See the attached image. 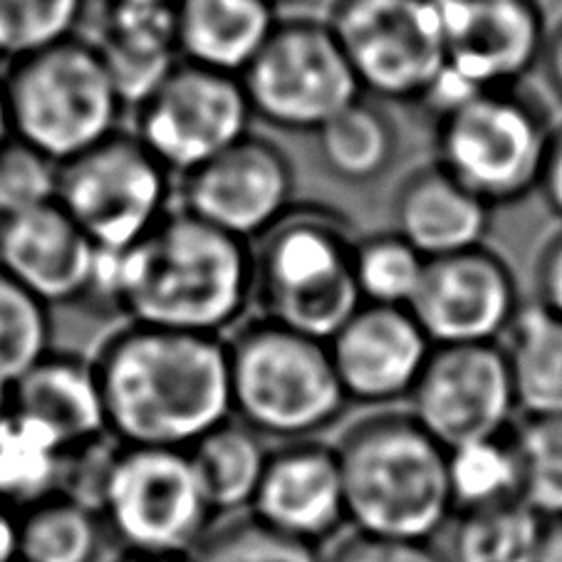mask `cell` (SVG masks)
<instances>
[{
    "label": "cell",
    "mask_w": 562,
    "mask_h": 562,
    "mask_svg": "<svg viewBox=\"0 0 562 562\" xmlns=\"http://www.w3.org/2000/svg\"><path fill=\"white\" fill-rule=\"evenodd\" d=\"M254 297V246L173 209L132 248L100 250L85 310L228 337L248 319Z\"/></svg>",
    "instance_id": "obj_1"
},
{
    "label": "cell",
    "mask_w": 562,
    "mask_h": 562,
    "mask_svg": "<svg viewBox=\"0 0 562 562\" xmlns=\"http://www.w3.org/2000/svg\"><path fill=\"white\" fill-rule=\"evenodd\" d=\"M90 360L106 431L130 449L189 451L234 416L226 337L122 323Z\"/></svg>",
    "instance_id": "obj_2"
},
{
    "label": "cell",
    "mask_w": 562,
    "mask_h": 562,
    "mask_svg": "<svg viewBox=\"0 0 562 562\" xmlns=\"http://www.w3.org/2000/svg\"><path fill=\"white\" fill-rule=\"evenodd\" d=\"M347 526L374 538L431 542L449 522L453 501L446 449L409 412H370L335 439Z\"/></svg>",
    "instance_id": "obj_3"
},
{
    "label": "cell",
    "mask_w": 562,
    "mask_h": 562,
    "mask_svg": "<svg viewBox=\"0 0 562 562\" xmlns=\"http://www.w3.org/2000/svg\"><path fill=\"white\" fill-rule=\"evenodd\" d=\"M226 352L231 414L268 443L319 439L350 409L327 342L256 315L226 337Z\"/></svg>",
    "instance_id": "obj_4"
},
{
    "label": "cell",
    "mask_w": 562,
    "mask_h": 562,
    "mask_svg": "<svg viewBox=\"0 0 562 562\" xmlns=\"http://www.w3.org/2000/svg\"><path fill=\"white\" fill-rule=\"evenodd\" d=\"M352 223L323 203H303L254 244L260 317L329 342L357 310Z\"/></svg>",
    "instance_id": "obj_5"
},
{
    "label": "cell",
    "mask_w": 562,
    "mask_h": 562,
    "mask_svg": "<svg viewBox=\"0 0 562 562\" xmlns=\"http://www.w3.org/2000/svg\"><path fill=\"white\" fill-rule=\"evenodd\" d=\"M15 139L55 164L124 130L130 106L87 35L18 57L0 70Z\"/></svg>",
    "instance_id": "obj_6"
},
{
    "label": "cell",
    "mask_w": 562,
    "mask_h": 562,
    "mask_svg": "<svg viewBox=\"0 0 562 562\" xmlns=\"http://www.w3.org/2000/svg\"><path fill=\"white\" fill-rule=\"evenodd\" d=\"M436 164L488 206L540 189L552 132L546 112L518 92L491 90L434 124Z\"/></svg>",
    "instance_id": "obj_7"
},
{
    "label": "cell",
    "mask_w": 562,
    "mask_h": 562,
    "mask_svg": "<svg viewBox=\"0 0 562 562\" xmlns=\"http://www.w3.org/2000/svg\"><path fill=\"white\" fill-rule=\"evenodd\" d=\"M240 82L254 120L288 134H317L362 97L333 27L313 15H280Z\"/></svg>",
    "instance_id": "obj_8"
},
{
    "label": "cell",
    "mask_w": 562,
    "mask_h": 562,
    "mask_svg": "<svg viewBox=\"0 0 562 562\" xmlns=\"http://www.w3.org/2000/svg\"><path fill=\"white\" fill-rule=\"evenodd\" d=\"M57 203L100 250H124L177 209V177L130 127L60 164Z\"/></svg>",
    "instance_id": "obj_9"
},
{
    "label": "cell",
    "mask_w": 562,
    "mask_h": 562,
    "mask_svg": "<svg viewBox=\"0 0 562 562\" xmlns=\"http://www.w3.org/2000/svg\"><path fill=\"white\" fill-rule=\"evenodd\" d=\"M100 516L120 550L154 555H193L218 522L187 451L122 443Z\"/></svg>",
    "instance_id": "obj_10"
},
{
    "label": "cell",
    "mask_w": 562,
    "mask_h": 562,
    "mask_svg": "<svg viewBox=\"0 0 562 562\" xmlns=\"http://www.w3.org/2000/svg\"><path fill=\"white\" fill-rule=\"evenodd\" d=\"M325 21L370 100L419 104L446 65L436 0H333Z\"/></svg>",
    "instance_id": "obj_11"
},
{
    "label": "cell",
    "mask_w": 562,
    "mask_h": 562,
    "mask_svg": "<svg viewBox=\"0 0 562 562\" xmlns=\"http://www.w3.org/2000/svg\"><path fill=\"white\" fill-rule=\"evenodd\" d=\"M130 114V130L177 179L248 137L256 124L240 77L187 60Z\"/></svg>",
    "instance_id": "obj_12"
},
{
    "label": "cell",
    "mask_w": 562,
    "mask_h": 562,
    "mask_svg": "<svg viewBox=\"0 0 562 562\" xmlns=\"http://www.w3.org/2000/svg\"><path fill=\"white\" fill-rule=\"evenodd\" d=\"M297 203L295 161L283 144L256 130L177 179V209L250 246Z\"/></svg>",
    "instance_id": "obj_13"
},
{
    "label": "cell",
    "mask_w": 562,
    "mask_h": 562,
    "mask_svg": "<svg viewBox=\"0 0 562 562\" xmlns=\"http://www.w3.org/2000/svg\"><path fill=\"white\" fill-rule=\"evenodd\" d=\"M409 404L414 422L446 451L510 431L518 402L506 352L501 345L434 347Z\"/></svg>",
    "instance_id": "obj_14"
},
{
    "label": "cell",
    "mask_w": 562,
    "mask_h": 562,
    "mask_svg": "<svg viewBox=\"0 0 562 562\" xmlns=\"http://www.w3.org/2000/svg\"><path fill=\"white\" fill-rule=\"evenodd\" d=\"M518 278L486 246L426 266L412 315L434 347L501 345L520 313Z\"/></svg>",
    "instance_id": "obj_15"
},
{
    "label": "cell",
    "mask_w": 562,
    "mask_h": 562,
    "mask_svg": "<svg viewBox=\"0 0 562 562\" xmlns=\"http://www.w3.org/2000/svg\"><path fill=\"white\" fill-rule=\"evenodd\" d=\"M446 70L481 92L518 87L540 67L550 25L540 0H436Z\"/></svg>",
    "instance_id": "obj_16"
},
{
    "label": "cell",
    "mask_w": 562,
    "mask_h": 562,
    "mask_svg": "<svg viewBox=\"0 0 562 562\" xmlns=\"http://www.w3.org/2000/svg\"><path fill=\"white\" fill-rule=\"evenodd\" d=\"M327 350L350 406L384 409L409 402L434 345L412 310L364 303Z\"/></svg>",
    "instance_id": "obj_17"
},
{
    "label": "cell",
    "mask_w": 562,
    "mask_h": 562,
    "mask_svg": "<svg viewBox=\"0 0 562 562\" xmlns=\"http://www.w3.org/2000/svg\"><path fill=\"white\" fill-rule=\"evenodd\" d=\"M100 248L60 203L0 218V270L50 310H85Z\"/></svg>",
    "instance_id": "obj_18"
},
{
    "label": "cell",
    "mask_w": 562,
    "mask_h": 562,
    "mask_svg": "<svg viewBox=\"0 0 562 562\" xmlns=\"http://www.w3.org/2000/svg\"><path fill=\"white\" fill-rule=\"evenodd\" d=\"M250 516L285 536L323 546L347 526L340 459L323 439L273 443Z\"/></svg>",
    "instance_id": "obj_19"
},
{
    "label": "cell",
    "mask_w": 562,
    "mask_h": 562,
    "mask_svg": "<svg viewBox=\"0 0 562 562\" xmlns=\"http://www.w3.org/2000/svg\"><path fill=\"white\" fill-rule=\"evenodd\" d=\"M85 35L130 110L181 63L173 0H102L94 31Z\"/></svg>",
    "instance_id": "obj_20"
},
{
    "label": "cell",
    "mask_w": 562,
    "mask_h": 562,
    "mask_svg": "<svg viewBox=\"0 0 562 562\" xmlns=\"http://www.w3.org/2000/svg\"><path fill=\"white\" fill-rule=\"evenodd\" d=\"M493 206L449 177L439 164L412 171L394 193V228L426 260L486 246Z\"/></svg>",
    "instance_id": "obj_21"
},
{
    "label": "cell",
    "mask_w": 562,
    "mask_h": 562,
    "mask_svg": "<svg viewBox=\"0 0 562 562\" xmlns=\"http://www.w3.org/2000/svg\"><path fill=\"white\" fill-rule=\"evenodd\" d=\"M11 394L15 416L50 436L65 457L110 436L90 357L55 347L11 384Z\"/></svg>",
    "instance_id": "obj_22"
},
{
    "label": "cell",
    "mask_w": 562,
    "mask_h": 562,
    "mask_svg": "<svg viewBox=\"0 0 562 562\" xmlns=\"http://www.w3.org/2000/svg\"><path fill=\"white\" fill-rule=\"evenodd\" d=\"M181 60L240 77L276 31L268 0H173Z\"/></svg>",
    "instance_id": "obj_23"
},
{
    "label": "cell",
    "mask_w": 562,
    "mask_h": 562,
    "mask_svg": "<svg viewBox=\"0 0 562 562\" xmlns=\"http://www.w3.org/2000/svg\"><path fill=\"white\" fill-rule=\"evenodd\" d=\"M315 137L317 161L329 179L367 187L382 179L400 157V127L382 102L360 97L329 120Z\"/></svg>",
    "instance_id": "obj_24"
},
{
    "label": "cell",
    "mask_w": 562,
    "mask_h": 562,
    "mask_svg": "<svg viewBox=\"0 0 562 562\" xmlns=\"http://www.w3.org/2000/svg\"><path fill=\"white\" fill-rule=\"evenodd\" d=\"M501 347L522 419L562 416V317L522 303Z\"/></svg>",
    "instance_id": "obj_25"
},
{
    "label": "cell",
    "mask_w": 562,
    "mask_h": 562,
    "mask_svg": "<svg viewBox=\"0 0 562 562\" xmlns=\"http://www.w3.org/2000/svg\"><path fill=\"white\" fill-rule=\"evenodd\" d=\"M213 516H244L263 479L270 443L234 416L211 429L187 451Z\"/></svg>",
    "instance_id": "obj_26"
},
{
    "label": "cell",
    "mask_w": 562,
    "mask_h": 562,
    "mask_svg": "<svg viewBox=\"0 0 562 562\" xmlns=\"http://www.w3.org/2000/svg\"><path fill=\"white\" fill-rule=\"evenodd\" d=\"M106 542L100 513L63 493L18 518V562H100Z\"/></svg>",
    "instance_id": "obj_27"
},
{
    "label": "cell",
    "mask_w": 562,
    "mask_h": 562,
    "mask_svg": "<svg viewBox=\"0 0 562 562\" xmlns=\"http://www.w3.org/2000/svg\"><path fill=\"white\" fill-rule=\"evenodd\" d=\"M453 513H476L520 501L522 469L513 429L446 451Z\"/></svg>",
    "instance_id": "obj_28"
},
{
    "label": "cell",
    "mask_w": 562,
    "mask_h": 562,
    "mask_svg": "<svg viewBox=\"0 0 562 562\" xmlns=\"http://www.w3.org/2000/svg\"><path fill=\"white\" fill-rule=\"evenodd\" d=\"M65 451L35 424L13 416L0 431V503L18 516L60 496Z\"/></svg>",
    "instance_id": "obj_29"
},
{
    "label": "cell",
    "mask_w": 562,
    "mask_h": 562,
    "mask_svg": "<svg viewBox=\"0 0 562 562\" xmlns=\"http://www.w3.org/2000/svg\"><path fill=\"white\" fill-rule=\"evenodd\" d=\"M453 528V562H536L542 520L526 503L461 513Z\"/></svg>",
    "instance_id": "obj_30"
},
{
    "label": "cell",
    "mask_w": 562,
    "mask_h": 562,
    "mask_svg": "<svg viewBox=\"0 0 562 562\" xmlns=\"http://www.w3.org/2000/svg\"><path fill=\"white\" fill-rule=\"evenodd\" d=\"M426 266L429 260L396 231L357 238L355 280L367 305L409 310L422 288Z\"/></svg>",
    "instance_id": "obj_31"
},
{
    "label": "cell",
    "mask_w": 562,
    "mask_h": 562,
    "mask_svg": "<svg viewBox=\"0 0 562 562\" xmlns=\"http://www.w3.org/2000/svg\"><path fill=\"white\" fill-rule=\"evenodd\" d=\"M53 350V310L0 270V382H18Z\"/></svg>",
    "instance_id": "obj_32"
},
{
    "label": "cell",
    "mask_w": 562,
    "mask_h": 562,
    "mask_svg": "<svg viewBox=\"0 0 562 562\" xmlns=\"http://www.w3.org/2000/svg\"><path fill=\"white\" fill-rule=\"evenodd\" d=\"M90 0H0V63L85 35Z\"/></svg>",
    "instance_id": "obj_33"
},
{
    "label": "cell",
    "mask_w": 562,
    "mask_h": 562,
    "mask_svg": "<svg viewBox=\"0 0 562 562\" xmlns=\"http://www.w3.org/2000/svg\"><path fill=\"white\" fill-rule=\"evenodd\" d=\"M522 488L520 501L542 520L562 518V416H530L513 426Z\"/></svg>",
    "instance_id": "obj_34"
},
{
    "label": "cell",
    "mask_w": 562,
    "mask_h": 562,
    "mask_svg": "<svg viewBox=\"0 0 562 562\" xmlns=\"http://www.w3.org/2000/svg\"><path fill=\"white\" fill-rule=\"evenodd\" d=\"M193 562H325L317 546L295 540L258 518H223L193 550Z\"/></svg>",
    "instance_id": "obj_35"
},
{
    "label": "cell",
    "mask_w": 562,
    "mask_h": 562,
    "mask_svg": "<svg viewBox=\"0 0 562 562\" xmlns=\"http://www.w3.org/2000/svg\"><path fill=\"white\" fill-rule=\"evenodd\" d=\"M60 164L11 137L0 147V218L57 201Z\"/></svg>",
    "instance_id": "obj_36"
},
{
    "label": "cell",
    "mask_w": 562,
    "mask_h": 562,
    "mask_svg": "<svg viewBox=\"0 0 562 562\" xmlns=\"http://www.w3.org/2000/svg\"><path fill=\"white\" fill-rule=\"evenodd\" d=\"M325 562H449L431 542L392 540L350 532L337 540L333 552H327Z\"/></svg>",
    "instance_id": "obj_37"
},
{
    "label": "cell",
    "mask_w": 562,
    "mask_h": 562,
    "mask_svg": "<svg viewBox=\"0 0 562 562\" xmlns=\"http://www.w3.org/2000/svg\"><path fill=\"white\" fill-rule=\"evenodd\" d=\"M538 303L562 317V231L542 248L536 268Z\"/></svg>",
    "instance_id": "obj_38"
},
{
    "label": "cell",
    "mask_w": 562,
    "mask_h": 562,
    "mask_svg": "<svg viewBox=\"0 0 562 562\" xmlns=\"http://www.w3.org/2000/svg\"><path fill=\"white\" fill-rule=\"evenodd\" d=\"M538 191L546 199L552 216L562 221V127H555V132H552L546 171H542Z\"/></svg>",
    "instance_id": "obj_39"
},
{
    "label": "cell",
    "mask_w": 562,
    "mask_h": 562,
    "mask_svg": "<svg viewBox=\"0 0 562 562\" xmlns=\"http://www.w3.org/2000/svg\"><path fill=\"white\" fill-rule=\"evenodd\" d=\"M540 67L546 70L550 90L562 102V21L555 27H550L546 55H542Z\"/></svg>",
    "instance_id": "obj_40"
},
{
    "label": "cell",
    "mask_w": 562,
    "mask_h": 562,
    "mask_svg": "<svg viewBox=\"0 0 562 562\" xmlns=\"http://www.w3.org/2000/svg\"><path fill=\"white\" fill-rule=\"evenodd\" d=\"M18 518L0 503V562H18Z\"/></svg>",
    "instance_id": "obj_41"
},
{
    "label": "cell",
    "mask_w": 562,
    "mask_h": 562,
    "mask_svg": "<svg viewBox=\"0 0 562 562\" xmlns=\"http://www.w3.org/2000/svg\"><path fill=\"white\" fill-rule=\"evenodd\" d=\"M536 562H562V518L542 522Z\"/></svg>",
    "instance_id": "obj_42"
},
{
    "label": "cell",
    "mask_w": 562,
    "mask_h": 562,
    "mask_svg": "<svg viewBox=\"0 0 562 562\" xmlns=\"http://www.w3.org/2000/svg\"><path fill=\"white\" fill-rule=\"evenodd\" d=\"M110 562H193L191 555H154V552L120 550Z\"/></svg>",
    "instance_id": "obj_43"
},
{
    "label": "cell",
    "mask_w": 562,
    "mask_h": 562,
    "mask_svg": "<svg viewBox=\"0 0 562 562\" xmlns=\"http://www.w3.org/2000/svg\"><path fill=\"white\" fill-rule=\"evenodd\" d=\"M15 416L13 412V394H11V384L0 382V431L5 429L11 419Z\"/></svg>",
    "instance_id": "obj_44"
},
{
    "label": "cell",
    "mask_w": 562,
    "mask_h": 562,
    "mask_svg": "<svg viewBox=\"0 0 562 562\" xmlns=\"http://www.w3.org/2000/svg\"><path fill=\"white\" fill-rule=\"evenodd\" d=\"M13 137L11 132V117H8V104L3 94V82H0V147Z\"/></svg>",
    "instance_id": "obj_45"
},
{
    "label": "cell",
    "mask_w": 562,
    "mask_h": 562,
    "mask_svg": "<svg viewBox=\"0 0 562 562\" xmlns=\"http://www.w3.org/2000/svg\"><path fill=\"white\" fill-rule=\"evenodd\" d=\"M268 3H273L278 11L280 8H288V5H297V3H305V0H268Z\"/></svg>",
    "instance_id": "obj_46"
},
{
    "label": "cell",
    "mask_w": 562,
    "mask_h": 562,
    "mask_svg": "<svg viewBox=\"0 0 562 562\" xmlns=\"http://www.w3.org/2000/svg\"><path fill=\"white\" fill-rule=\"evenodd\" d=\"M0 70H3V63H0Z\"/></svg>",
    "instance_id": "obj_47"
}]
</instances>
